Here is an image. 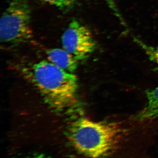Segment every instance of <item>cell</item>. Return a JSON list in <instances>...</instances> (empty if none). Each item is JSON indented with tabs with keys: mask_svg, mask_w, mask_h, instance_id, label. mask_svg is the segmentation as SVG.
<instances>
[{
	"mask_svg": "<svg viewBox=\"0 0 158 158\" xmlns=\"http://www.w3.org/2000/svg\"><path fill=\"white\" fill-rule=\"evenodd\" d=\"M15 67L54 111L65 112L76 105L78 81L74 74L59 68L48 60Z\"/></svg>",
	"mask_w": 158,
	"mask_h": 158,
	"instance_id": "obj_1",
	"label": "cell"
},
{
	"mask_svg": "<svg viewBox=\"0 0 158 158\" xmlns=\"http://www.w3.org/2000/svg\"><path fill=\"white\" fill-rule=\"evenodd\" d=\"M125 130L119 123L95 122L81 117L70 121L67 136L79 153L89 158L106 157L116 150Z\"/></svg>",
	"mask_w": 158,
	"mask_h": 158,
	"instance_id": "obj_2",
	"label": "cell"
},
{
	"mask_svg": "<svg viewBox=\"0 0 158 158\" xmlns=\"http://www.w3.org/2000/svg\"><path fill=\"white\" fill-rule=\"evenodd\" d=\"M31 8L27 0H11L0 20V40L15 46L28 42L33 37Z\"/></svg>",
	"mask_w": 158,
	"mask_h": 158,
	"instance_id": "obj_3",
	"label": "cell"
},
{
	"mask_svg": "<svg viewBox=\"0 0 158 158\" xmlns=\"http://www.w3.org/2000/svg\"><path fill=\"white\" fill-rule=\"evenodd\" d=\"M62 43L63 49L79 61L88 58L96 48L90 29L74 19L62 34Z\"/></svg>",
	"mask_w": 158,
	"mask_h": 158,
	"instance_id": "obj_4",
	"label": "cell"
},
{
	"mask_svg": "<svg viewBox=\"0 0 158 158\" xmlns=\"http://www.w3.org/2000/svg\"><path fill=\"white\" fill-rule=\"evenodd\" d=\"M46 54L49 62L65 71L74 73L78 67L79 60L64 49H50Z\"/></svg>",
	"mask_w": 158,
	"mask_h": 158,
	"instance_id": "obj_5",
	"label": "cell"
},
{
	"mask_svg": "<svg viewBox=\"0 0 158 158\" xmlns=\"http://www.w3.org/2000/svg\"><path fill=\"white\" fill-rule=\"evenodd\" d=\"M148 105L140 113L135 116L138 120L152 119L158 116V87L154 90L146 92Z\"/></svg>",
	"mask_w": 158,
	"mask_h": 158,
	"instance_id": "obj_6",
	"label": "cell"
},
{
	"mask_svg": "<svg viewBox=\"0 0 158 158\" xmlns=\"http://www.w3.org/2000/svg\"><path fill=\"white\" fill-rule=\"evenodd\" d=\"M44 2L53 6L63 13H65L72 10L76 4L77 0H41Z\"/></svg>",
	"mask_w": 158,
	"mask_h": 158,
	"instance_id": "obj_7",
	"label": "cell"
},
{
	"mask_svg": "<svg viewBox=\"0 0 158 158\" xmlns=\"http://www.w3.org/2000/svg\"><path fill=\"white\" fill-rule=\"evenodd\" d=\"M134 40L135 42H137L144 50L150 59L158 64V52L156 50L155 48L147 45L136 37H134Z\"/></svg>",
	"mask_w": 158,
	"mask_h": 158,
	"instance_id": "obj_8",
	"label": "cell"
},
{
	"mask_svg": "<svg viewBox=\"0 0 158 158\" xmlns=\"http://www.w3.org/2000/svg\"><path fill=\"white\" fill-rule=\"evenodd\" d=\"M15 158H52L49 156L41 153L34 152L26 155L25 156Z\"/></svg>",
	"mask_w": 158,
	"mask_h": 158,
	"instance_id": "obj_9",
	"label": "cell"
},
{
	"mask_svg": "<svg viewBox=\"0 0 158 158\" xmlns=\"http://www.w3.org/2000/svg\"><path fill=\"white\" fill-rule=\"evenodd\" d=\"M155 49H156V50L157 51V52H158V46L157 47L155 48Z\"/></svg>",
	"mask_w": 158,
	"mask_h": 158,
	"instance_id": "obj_10",
	"label": "cell"
}]
</instances>
